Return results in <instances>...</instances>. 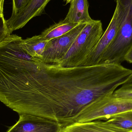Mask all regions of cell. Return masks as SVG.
<instances>
[{
	"label": "cell",
	"instance_id": "1",
	"mask_svg": "<svg viewBox=\"0 0 132 132\" xmlns=\"http://www.w3.org/2000/svg\"><path fill=\"white\" fill-rule=\"evenodd\" d=\"M132 81V70L119 64L65 67L18 55L0 75L5 105L20 115L43 117L67 125L86 105Z\"/></svg>",
	"mask_w": 132,
	"mask_h": 132
},
{
	"label": "cell",
	"instance_id": "2",
	"mask_svg": "<svg viewBox=\"0 0 132 132\" xmlns=\"http://www.w3.org/2000/svg\"><path fill=\"white\" fill-rule=\"evenodd\" d=\"M103 34L101 21L93 20L87 23L66 55L55 64L65 67L81 66L96 47Z\"/></svg>",
	"mask_w": 132,
	"mask_h": 132
},
{
	"label": "cell",
	"instance_id": "3",
	"mask_svg": "<svg viewBox=\"0 0 132 132\" xmlns=\"http://www.w3.org/2000/svg\"><path fill=\"white\" fill-rule=\"evenodd\" d=\"M114 1L122 7V20L116 36L104 53L100 63L121 65L132 47V0Z\"/></svg>",
	"mask_w": 132,
	"mask_h": 132
},
{
	"label": "cell",
	"instance_id": "4",
	"mask_svg": "<svg viewBox=\"0 0 132 132\" xmlns=\"http://www.w3.org/2000/svg\"><path fill=\"white\" fill-rule=\"evenodd\" d=\"M131 110L132 101L117 97L113 93L97 98L86 105L68 125L96 120L106 121L112 116Z\"/></svg>",
	"mask_w": 132,
	"mask_h": 132
},
{
	"label": "cell",
	"instance_id": "5",
	"mask_svg": "<svg viewBox=\"0 0 132 132\" xmlns=\"http://www.w3.org/2000/svg\"><path fill=\"white\" fill-rule=\"evenodd\" d=\"M116 5L111 20L98 43L81 66L95 65L100 63L104 53L116 36L121 23L123 9L121 5L116 2Z\"/></svg>",
	"mask_w": 132,
	"mask_h": 132
},
{
	"label": "cell",
	"instance_id": "6",
	"mask_svg": "<svg viewBox=\"0 0 132 132\" xmlns=\"http://www.w3.org/2000/svg\"><path fill=\"white\" fill-rule=\"evenodd\" d=\"M86 24L79 23L65 35L51 40L42 59L35 60L46 64L57 63L66 55Z\"/></svg>",
	"mask_w": 132,
	"mask_h": 132
},
{
	"label": "cell",
	"instance_id": "7",
	"mask_svg": "<svg viewBox=\"0 0 132 132\" xmlns=\"http://www.w3.org/2000/svg\"><path fill=\"white\" fill-rule=\"evenodd\" d=\"M62 125L53 120L28 114L19 115V119L6 132H61Z\"/></svg>",
	"mask_w": 132,
	"mask_h": 132
},
{
	"label": "cell",
	"instance_id": "8",
	"mask_svg": "<svg viewBox=\"0 0 132 132\" xmlns=\"http://www.w3.org/2000/svg\"><path fill=\"white\" fill-rule=\"evenodd\" d=\"M51 0H29L17 13L6 20L9 33L22 28L31 19L40 15Z\"/></svg>",
	"mask_w": 132,
	"mask_h": 132
},
{
	"label": "cell",
	"instance_id": "9",
	"mask_svg": "<svg viewBox=\"0 0 132 132\" xmlns=\"http://www.w3.org/2000/svg\"><path fill=\"white\" fill-rule=\"evenodd\" d=\"M117 128L105 121L96 120L89 122L72 123L63 127L61 132H128Z\"/></svg>",
	"mask_w": 132,
	"mask_h": 132
},
{
	"label": "cell",
	"instance_id": "10",
	"mask_svg": "<svg viewBox=\"0 0 132 132\" xmlns=\"http://www.w3.org/2000/svg\"><path fill=\"white\" fill-rule=\"evenodd\" d=\"M66 17L64 19L66 22L73 24L89 23L93 19L88 12V0H72Z\"/></svg>",
	"mask_w": 132,
	"mask_h": 132
},
{
	"label": "cell",
	"instance_id": "11",
	"mask_svg": "<svg viewBox=\"0 0 132 132\" xmlns=\"http://www.w3.org/2000/svg\"><path fill=\"white\" fill-rule=\"evenodd\" d=\"M50 41L44 40L40 35L35 36L26 39H21L20 45L22 49L36 60L42 59Z\"/></svg>",
	"mask_w": 132,
	"mask_h": 132
},
{
	"label": "cell",
	"instance_id": "12",
	"mask_svg": "<svg viewBox=\"0 0 132 132\" xmlns=\"http://www.w3.org/2000/svg\"><path fill=\"white\" fill-rule=\"evenodd\" d=\"M78 24L70 23L63 20L46 29L40 35L44 40L51 41L65 35Z\"/></svg>",
	"mask_w": 132,
	"mask_h": 132
},
{
	"label": "cell",
	"instance_id": "13",
	"mask_svg": "<svg viewBox=\"0 0 132 132\" xmlns=\"http://www.w3.org/2000/svg\"><path fill=\"white\" fill-rule=\"evenodd\" d=\"M105 121L117 128L132 131V110L118 114Z\"/></svg>",
	"mask_w": 132,
	"mask_h": 132
},
{
	"label": "cell",
	"instance_id": "14",
	"mask_svg": "<svg viewBox=\"0 0 132 132\" xmlns=\"http://www.w3.org/2000/svg\"><path fill=\"white\" fill-rule=\"evenodd\" d=\"M113 94L117 97L132 101V81L123 85Z\"/></svg>",
	"mask_w": 132,
	"mask_h": 132
},
{
	"label": "cell",
	"instance_id": "15",
	"mask_svg": "<svg viewBox=\"0 0 132 132\" xmlns=\"http://www.w3.org/2000/svg\"><path fill=\"white\" fill-rule=\"evenodd\" d=\"M9 35L6 26V20L4 17H1L0 18V43L4 41Z\"/></svg>",
	"mask_w": 132,
	"mask_h": 132
},
{
	"label": "cell",
	"instance_id": "16",
	"mask_svg": "<svg viewBox=\"0 0 132 132\" xmlns=\"http://www.w3.org/2000/svg\"><path fill=\"white\" fill-rule=\"evenodd\" d=\"M12 15L14 14L23 7L29 0H12Z\"/></svg>",
	"mask_w": 132,
	"mask_h": 132
},
{
	"label": "cell",
	"instance_id": "17",
	"mask_svg": "<svg viewBox=\"0 0 132 132\" xmlns=\"http://www.w3.org/2000/svg\"><path fill=\"white\" fill-rule=\"evenodd\" d=\"M125 61L132 63V47L126 56Z\"/></svg>",
	"mask_w": 132,
	"mask_h": 132
},
{
	"label": "cell",
	"instance_id": "18",
	"mask_svg": "<svg viewBox=\"0 0 132 132\" xmlns=\"http://www.w3.org/2000/svg\"><path fill=\"white\" fill-rule=\"evenodd\" d=\"M4 0H0V18L4 17Z\"/></svg>",
	"mask_w": 132,
	"mask_h": 132
},
{
	"label": "cell",
	"instance_id": "19",
	"mask_svg": "<svg viewBox=\"0 0 132 132\" xmlns=\"http://www.w3.org/2000/svg\"><path fill=\"white\" fill-rule=\"evenodd\" d=\"M72 0H63L64 2H66V4H67L68 3H70Z\"/></svg>",
	"mask_w": 132,
	"mask_h": 132
},
{
	"label": "cell",
	"instance_id": "20",
	"mask_svg": "<svg viewBox=\"0 0 132 132\" xmlns=\"http://www.w3.org/2000/svg\"><path fill=\"white\" fill-rule=\"evenodd\" d=\"M128 132H132V131H129Z\"/></svg>",
	"mask_w": 132,
	"mask_h": 132
}]
</instances>
